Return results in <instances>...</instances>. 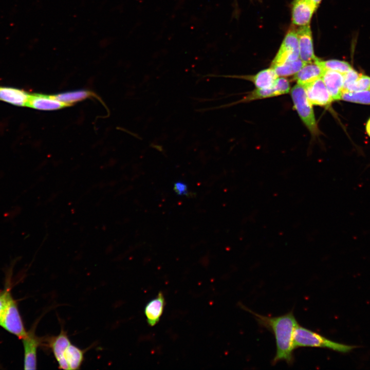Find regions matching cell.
I'll list each match as a JSON object with an SVG mask.
<instances>
[{"mask_svg":"<svg viewBox=\"0 0 370 370\" xmlns=\"http://www.w3.org/2000/svg\"><path fill=\"white\" fill-rule=\"evenodd\" d=\"M242 308L254 317L258 324L274 335L276 343V352L272 361L273 364L284 361L288 364L293 361V333L299 324L292 311L285 314L270 317L258 314L242 305Z\"/></svg>","mask_w":370,"mask_h":370,"instance_id":"obj_1","label":"cell"},{"mask_svg":"<svg viewBox=\"0 0 370 370\" xmlns=\"http://www.w3.org/2000/svg\"><path fill=\"white\" fill-rule=\"evenodd\" d=\"M293 345L295 348L302 347H319L346 353L357 346L348 345L330 340L318 332L298 324L293 333Z\"/></svg>","mask_w":370,"mask_h":370,"instance_id":"obj_2","label":"cell"},{"mask_svg":"<svg viewBox=\"0 0 370 370\" xmlns=\"http://www.w3.org/2000/svg\"><path fill=\"white\" fill-rule=\"evenodd\" d=\"M291 96L294 107L303 123L313 136L319 133L312 104L309 101L304 87L299 84L291 90Z\"/></svg>","mask_w":370,"mask_h":370,"instance_id":"obj_3","label":"cell"},{"mask_svg":"<svg viewBox=\"0 0 370 370\" xmlns=\"http://www.w3.org/2000/svg\"><path fill=\"white\" fill-rule=\"evenodd\" d=\"M0 326L21 340L27 335L17 303L13 297L0 317Z\"/></svg>","mask_w":370,"mask_h":370,"instance_id":"obj_4","label":"cell"},{"mask_svg":"<svg viewBox=\"0 0 370 370\" xmlns=\"http://www.w3.org/2000/svg\"><path fill=\"white\" fill-rule=\"evenodd\" d=\"M290 85L289 81L283 77H278L275 81L273 85L266 88H256L250 92L240 100L231 104L223 105L219 106L207 108V110H212L220 108L228 107L236 103L246 102L250 101L265 99L286 94L289 92Z\"/></svg>","mask_w":370,"mask_h":370,"instance_id":"obj_5","label":"cell"},{"mask_svg":"<svg viewBox=\"0 0 370 370\" xmlns=\"http://www.w3.org/2000/svg\"><path fill=\"white\" fill-rule=\"evenodd\" d=\"M299 59V48L297 31L291 29L284 39L273 60L271 67Z\"/></svg>","mask_w":370,"mask_h":370,"instance_id":"obj_6","label":"cell"},{"mask_svg":"<svg viewBox=\"0 0 370 370\" xmlns=\"http://www.w3.org/2000/svg\"><path fill=\"white\" fill-rule=\"evenodd\" d=\"M303 87L309 101L312 105L328 106L333 101L322 78Z\"/></svg>","mask_w":370,"mask_h":370,"instance_id":"obj_7","label":"cell"},{"mask_svg":"<svg viewBox=\"0 0 370 370\" xmlns=\"http://www.w3.org/2000/svg\"><path fill=\"white\" fill-rule=\"evenodd\" d=\"M317 9L312 0H293L291 9L292 24L300 27L309 25Z\"/></svg>","mask_w":370,"mask_h":370,"instance_id":"obj_8","label":"cell"},{"mask_svg":"<svg viewBox=\"0 0 370 370\" xmlns=\"http://www.w3.org/2000/svg\"><path fill=\"white\" fill-rule=\"evenodd\" d=\"M297 33L299 58L306 64L314 62L318 58L314 53L312 32L309 25L301 26Z\"/></svg>","mask_w":370,"mask_h":370,"instance_id":"obj_9","label":"cell"},{"mask_svg":"<svg viewBox=\"0 0 370 370\" xmlns=\"http://www.w3.org/2000/svg\"><path fill=\"white\" fill-rule=\"evenodd\" d=\"M24 351L25 369H35L36 368L37 349L43 341L42 338L37 337L34 330L31 329L27 335L22 339Z\"/></svg>","mask_w":370,"mask_h":370,"instance_id":"obj_10","label":"cell"},{"mask_svg":"<svg viewBox=\"0 0 370 370\" xmlns=\"http://www.w3.org/2000/svg\"><path fill=\"white\" fill-rule=\"evenodd\" d=\"M223 77L238 78L251 81L256 88H266L272 86L275 80L279 77L272 67L262 70L253 76H227L207 75L204 77Z\"/></svg>","mask_w":370,"mask_h":370,"instance_id":"obj_11","label":"cell"},{"mask_svg":"<svg viewBox=\"0 0 370 370\" xmlns=\"http://www.w3.org/2000/svg\"><path fill=\"white\" fill-rule=\"evenodd\" d=\"M322 79L333 101L341 100L343 91V74L336 71L325 70Z\"/></svg>","mask_w":370,"mask_h":370,"instance_id":"obj_12","label":"cell"},{"mask_svg":"<svg viewBox=\"0 0 370 370\" xmlns=\"http://www.w3.org/2000/svg\"><path fill=\"white\" fill-rule=\"evenodd\" d=\"M324 70L325 69L316 62L307 63L294 75L293 79L298 84L304 86L322 78Z\"/></svg>","mask_w":370,"mask_h":370,"instance_id":"obj_13","label":"cell"},{"mask_svg":"<svg viewBox=\"0 0 370 370\" xmlns=\"http://www.w3.org/2000/svg\"><path fill=\"white\" fill-rule=\"evenodd\" d=\"M26 106L44 110L58 109L66 105L57 100L53 96L41 94L30 95Z\"/></svg>","mask_w":370,"mask_h":370,"instance_id":"obj_14","label":"cell"},{"mask_svg":"<svg viewBox=\"0 0 370 370\" xmlns=\"http://www.w3.org/2000/svg\"><path fill=\"white\" fill-rule=\"evenodd\" d=\"M164 305V298L161 292H159L157 297L146 304L144 313L150 326H153L159 322L163 313Z\"/></svg>","mask_w":370,"mask_h":370,"instance_id":"obj_15","label":"cell"},{"mask_svg":"<svg viewBox=\"0 0 370 370\" xmlns=\"http://www.w3.org/2000/svg\"><path fill=\"white\" fill-rule=\"evenodd\" d=\"M47 342L58 362L59 368L62 369L63 353L71 343L66 332L62 329L59 335L48 338Z\"/></svg>","mask_w":370,"mask_h":370,"instance_id":"obj_16","label":"cell"},{"mask_svg":"<svg viewBox=\"0 0 370 370\" xmlns=\"http://www.w3.org/2000/svg\"><path fill=\"white\" fill-rule=\"evenodd\" d=\"M30 95L17 88L0 86V100L17 106H26Z\"/></svg>","mask_w":370,"mask_h":370,"instance_id":"obj_17","label":"cell"},{"mask_svg":"<svg viewBox=\"0 0 370 370\" xmlns=\"http://www.w3.org/2000/svg\"><path fill=\"white\" fill-rule=\"evenodd\" d=\"M84 358V351L70 343L63 355L62 369H78L80 368Z\"/></svg>","mask_w":370,"mask_h":370,"instance_id":"obj_18","label":"cell"},{"mask_svg":"<svg viewBox=\"0 0 370 370\" xmlns=\"http://www.w3.org/2000/svg\"><path fill=\"white\" fill-rule=\"evenodd\" d=\"M306 63L300 58L297 60L287 62L272 67L278 77L289 76L295 75Z\"/></svg>","mask_w":370,"mask_h":370,"instance_id":"obj_19","label":"cell"},{"mask_svg":"<svg viewBox=\"0 0 370 370\" xmlns=\"http://www.w3.org/2000/svg\"><path fill=\"white\" fill-rule=\"evenodd\" d=\"M90 92L87 90H75L65 92L54 95L53 97L66 106L86 99L90 96Z\"/></svg>","mask_w":370,"mask_h":370,"instance_id":"obj_20","label":"cell"},{"mask_svg":"<svg viewBox=\"0 0 370 370\" xmlns=\"http://www.w3.org/2000/svg\"><path fill=\"white\" fill-rule=\"evenodd\" d=\"M319 64L325 70H330L344 74L351 70L353 67L347 62L339 60H328L322 61L317 58L314 61Z\"/></svg>","mask_w":370,"mask_h":370,"instance_id":"obj_21","label":"cell"},{"mask_svg":"<svg viewBox=\"0 0 370 370\" xmlns=\"http://www.w3.org/2000/svg\"><path fill=\"white\" fill-rule=\"evenodd\" d=\"M341 100L363 104L370 105V90L343 91Z\"/></svg>","mask_w":370,"mask_h":370,"instance_id":"obj_22","label":"cell"},{"mask_svg":"<svg viewBox=\"0 0 370 370\" xmlns=\"http://www.w3.org/2000/svg\"><path fill=\"white\" fill-rule=\"evenodd\" d=\"M370 89V77L360 75L359 77L353 83L347 86L343 91H357Z\"/></svg>","mask_w":370,"mask_h":370,"instance_id":"obj_23","label":"cell"},{"mask_svg":"<svg viewBox=\"0 0 370 370\" xmlns=\"http://www.w3.org/2000/svg\"><path fill=\"white\" fill-rule=\"evenodd\" d=\"M10 279H7L5 288L0 291V317L6 308L9 301L12 297L11 293Z\"/></svg>","mask_w":370,"mask_h":370,"instance_id":"obj_24","label":"cell"},{"mask_svg":"<svg viewBox=\"0 0 370 370\" xmlns=\"http://www.w3.org/2000/svg\"><path fill=\"white\" fill-rule=\"evenodd\" d=\"M360 75L353 69L343 74V90L347 86L354 82Z\"/></svg>","mask_w":370,"mask_h":370,"instance_id":"obj_25","label":"cell"},{"mask_svg":"<svg viewBox=\"0 0 370 370\" xmlns=\"http://www.w3.org/2000/svg\"><path fill=\"white\" fill-rule=\"evenodd\" d=\"M174 190L176 193L180 196L188 194L187 185L183 181H177L174 184Z\"/></svg>","mask_w":370,"mask_h":370,"instance_id":"obj_26","label":"cell"},{"mask_svg":"<svg viewBox=\"0 0 370 370\" xmlns=\"http://www.w3.org/2000/svg\"><path fill=\"white\" fill-rule=\"evenodd\" d=\"M366 130L367 134L370 137V118L367 122L366 125Z\"/></svg>","mask_w":370,"mask_h":370,"instance_id":"obj_27","label":"cell"},{"mask_svg":"<svg viewBox=\"0 0 370 370\" xmlns=\"http://www.w3.org/2000/svg\"><path fill=\"white\" fill-rule=\"evenodd\" d=\"M316 6L318 8L322 0H312Z\"/></svg>","mask_w":370,"mask_h":370,"instance_id":"obj_28","label":"cell"}]
</instances>
